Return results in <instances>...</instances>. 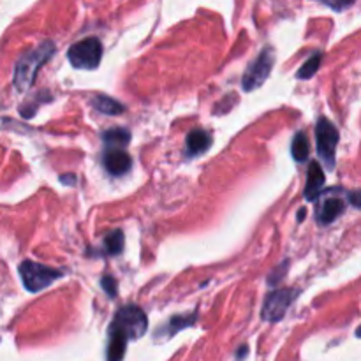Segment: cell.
<instances>
[{"mask_svg": "<svg viewBox=\"0 0 361 361\" xmlns=\"http://www.w3.org/2000/svg\"><path fill=\"white\" fill-rule=\"evenodd\" d=\"M67 59L76 69H97L102 60V42L97 37H87L80 42H74L67 51Z\"/></svg>", "mask_w": 361, "mask_h": 361, "instance_id": "cell-3", "label": "cell"}, {"mask_svg": "<svg viewBox=\"0 0 361 361\" xmlns=\"http://www.w3.org/2000/svg\"><path fill=\"white\" fill-rule=\"evenodd\" d=\"M20 275L27 291L39 293L63 277V271L27 259L20 264Z\"/></svg>", "mask_w": 361, "mask_h": 361, "instance_id": "cell-2", "label": "cell"}, {"mask_svg": "<svg viewBox=\"0 0 361 361\" xmlns=\"http://www.w3.org/2000/svg\"><path fill=\"white\" fill-rule=\"evenodd\" d=\"M338 140H341V134L335 123L321 116L316 126V145L317 154L328 169L335 168V152H337Z\"/></svg>", "mask_w": 361, "mask_h": 361, "instance_id": "cell-5", "label": "cell"}, {"mask_svg": "<svg viewBox=\"0 0 361 361\" xmlns=\"http://www.w3.org/2000/svg\"><path fill=\"white\" fill-rule=\"evenodd\" d=\"M286 274H288V261H284L281 267H277L274 271H271L270 277H268V284H270V286L279 284V282H281V279L284 277Z\"/></svg>", "mask_w": 361, "mask_h": 361, "instance_id": "cell-19", "label": "cell"}, {"mask_svg": "<svg viewBox=\"0 0 361 361\" xmlns=\"http://www.w3.org/2000/svg\"><path fill=\"white\" fill-rule=\"evenodd\" d=\"M92 106H94L95 109H97L99 113H102V115H122L123 111H126V106L122 104V102L115 101L113 97H108V95H95V97H92Z\"/></svg>", "mask_w": 361, "mask_h": 361, "instance_id": "cell-13", "label": "cell"}, {"mask_svg": "<svg viewBox=\"0 0 361 361\" xmlns=\"http://www.w3.org/2000/svg\"><path fill=\"white\" fill-rule=\"evenodd\" d=\"M317 2L324 4V6L331 7V9L335 11H344L348 9V7H351L356 0H317Z\"/></svg>", "mask_w": 361, "mask_h": 361, "instance_id": "cell-20", "label": "cell"}, {"mask_svg": "<svg viewBox=\"0 0 361 361\" xmlns=\"http://www.w3.org/2000/svg\"><path fill=\"white\" fill-rule=\"evenodd\" d=\"M56 46L53 41H44L30 51L23 53L14 66V87L20 92L28 90L34 85L39 69L55 55Z\"/></svg>", "mask_w": 361, "mask_h": 361, "instance_id": "cell-1", "label": "cell"}, {"mask_svg": "<svg viewBox=\"0 0 361 361\" xmlns=\"http://www.w3.org/2000/svg\"><path fill=\"white\" fill-rule=\"evenodd\" d=\"M324 182H326V176H324L323 168L317 161H312L309 164V173H307V187L303 190V196L307 201H316L319 200V196L323 194Z\"/></svg>", "mask_w": 361, "mask_h": 361, "instance_id": "cell-9", "label": "cell"}, {"mask_svg": "<svg viewBox=\"0 0 361 361\" xmlns=\"http://www.w3.org/2000/svg\"><path fill=\"white\" fill-rule=\"evenodd\" d=\"M123 233L120 229H113L108 235L104 236V243H102V249L99 250V256H118L123 250Z\"/></svg>", "mask_w": 361, "mask_h": 361, "instance_id": "cell-14", "label": "cell"}, {"mask_svg": "<svg viewBox=\"0 0 361 361\" xmlns=\"http://www.w3.org/2000/svg\"><path fill=\"white\" fill-rule=\"evenodd\" d=\"M212 147L210 133L203 129H194L187 134L185 140V154L187 157H197L203 152H207Z\"/></svg>", "mask_w": 361, "mask_h": 361, "instance_id": "cell-11", "label": "cell"}, {"mask_svg": "<svg viewBox=\"0 0 361 361\" xmlns=\"http://www.w3.org/2000/svg\"><path fill=\"white\" fill-rule=\"evenodd\" d=\"M60 182L67 183V185H74V183H76V176H74V175H62V176H60Z\"/></svg>", "mask_w": 361, "mask_h": 361, "instance_id": "cell-22", "label": "cell"}, {"mask_svg": "<svg viewBox=\"0 0 361 361\" xmlns=\"http://www.w3.org/2000/svg\"><path fill=\"white\" fill-rule=\"evenodd\" d=\"M321 60H323V53L321 51L314 53V55L310 56L302 67H300L298 73H296V78H298V80H310V78H314V74L319 71Z\"/></svg>", "mask_w": 361, "mask_h": 361, "instance_id": "cell-17", "label": "cell"}, {"mask_svg": "<svg viewBox=\"0 0 361 361\" xmlns=\"http://www.w3.org/2000/svg\"><path fill=\"white\" fill-rule=\"evenodd\" d=\"M303 217H307V210H305V208H302V210L298 212V221H300V222L303 221Z\"/></svg>", "mask_w": 361, "mask_h": 361, "instance_id": "cell-25", "label": "cell"}, {"mask_svg": "<svg viewBox=\"0 0 361 361\" xmlns=\"http://www.w3.org/2000/svg\"><path fill=\"white\" fill-rule=\"evenodd\" d=\"M324 197L321 201L319 208L316 212V221L319 222L321 226H328L331 222L337 221L345 210V200L341 196H335V190H328L326 194H323Z\"/></svg>", "mask_w": 361, "mask_h": 361, "instance_id": "cell-8", "label": "cell"}, {"mask_svg": "<svg viewBox=\"0 0 361 361\" xmlns=\"http://www.w3.org/2000/svg\"><path fill=\"white\" fill-rule=\"evenodd\" d=\"M101 286H102V289H104V293L109 296V298H115V296H116V282H115V279L108 277V275H104V277L101 279Z\"/></svg>", "mask_w": 361, "mask_h": 361, "instance_id": "cell-21", "label": "cell"}, {"mask_svg": "<svg viewBox=\"0 0 361 361\" xmlns=\"http://www.w3.org/2000/svg\"><path fill=\"white\" fill-rule=\"evenodd\" d=\"M291 154L296 162H305L310 155V143L305 133H296L291 143Z\"/></svg>", "mask_w": 361, "mask_h": 361, "instance_id": "cell-15", "label": "cell"}, {"mask_svg": "<svg viewBox=\"0 0 361 361\" xmlns=\"http://www.w3.org/2000/svg\"><path fill=\"white\" fill-rule=\"evenodd\" d=\"M358 196H360V192L358 190H355V192H351V203L355 204V208H360V201H358Z\"/></svg>", "mask_w": 361, "mask_h": 361, "instance_id": "cell-23", "label": "cell"}, {"mask_svg": "<svg viewBox=\"0 0 361 361\" xmlns=\"http://www.w3.org/2000/svg\"><path fill=\"white\" fill-rule=\"evenodd\" d=\"M111 328L126 335L129 341L141 338L148 330V321L143 310L136 305H126L116 312Z\"/></svg>", "mask_w": 361, "mask_h": 361, "instance_id": "cell-4", "label": "cell"}, {"mask_svg": "<svg viewBox=\"0 0 361 361\" xmlns=\"http://www.w3.org/2000/svg\"><path fill=\"white\" fill-rule=\"evenodd\" d=\"M247 351H249V349H247V345H242V348H240L238 356H236V358H238V361H242V360H243V356L247 355Z\"/></svg>", "mask_w": 361, "mask_h": 361, "instance_id": "cell-24", "label": "cell"}, {"mask_svg": "<svg viewBox=\"0 0 361 361\" xmlns=\"http://www.w3.org/2000/svg\"><path fill=\"white\" fill-rule=\"evenodd\" d=\"M102 162H104L106 171L113 176L126 175L130 169V166H133V159L122 148H113V150L106 152L104 157H102Z\"/></svg>", "mask_w": 361, "mask_h": 361, "instance_id": "cell-10", "label": "cell"}, {"mask_svg": "<svg viewBox=\"0 0 361 361\" xmlns=\"http://www.w3.org/2000/svg\"><path fill=\"white\" fill-rule=\"evenodd\" d=\"M196 319H197V312L187 314V316L171 317V319H169V323H168V337H173L176 331L183 330V328L192 326L194 321H196Z\"/></svg>", "mask_w": 361, "mask_h": 361, "instance_id": "cell-18", "label": "cell"}, {"mask_svg": "<svg viewBox=\"0 0 361 361\" xmlns=\"http://www.w3.org/2000/svg\"><path fill=\"white\" fill-rule=\"evenodd\" d=\"M298 289H277V291L270 293L264 300L263 310H261V317L268 323H279L282 317L286 316L291 303L298 298Z\"/></svg>", "mask_w": 361, "mask_h": 361, "instance_id": "cell-7", "label": "cell"}, {"mask_svg": "<svg viewBox=\"0 0 361 361\" xmlns=\"http://www.w3.org/2000/svg\"><path fill=\"white\" fill-rule=\"evenodd\" d=\"M129 338L118 330L109 326L108 330V348H106V361H122L126 356Z\"/></svg>", "mask_w": 361, "mask_h": 361, "instance_id": "cell-12", "label": "cell"}, {"mask_svg": "<svg viewBox=\"0 0 361 361\" xmlns=\"http://www.w3.org/2000/svg\"><path fill=\"white\" fill-rule=\"evenodd\" d=\"M102 140L106 145H113V147H126L130 141V133L122 127H116V129H109L102 133Z\"/></svg>", "mask_w": 361, "mask_h": 361, "instance_id": "cell-16", "label": "cell"}, {"mask_svg": "<svg viewBox=\"0 0 361 361\" xmlns=\"http://www.w3.org/2000/svg\"><path fill=\"white\" fill-rule=\"evenodd\" d=\"M275 63V55L271 48H264L263 51L259 53L256 60L247 67L245 74H243L242 87L245 92H252L256 88H259L264 81L268 80V76L271 74V69H274Z\"/></svg>", "mask_w": 361, "mask_h": 361, "instance_id": "cell-6", "label": "cell"}]
</instances>
